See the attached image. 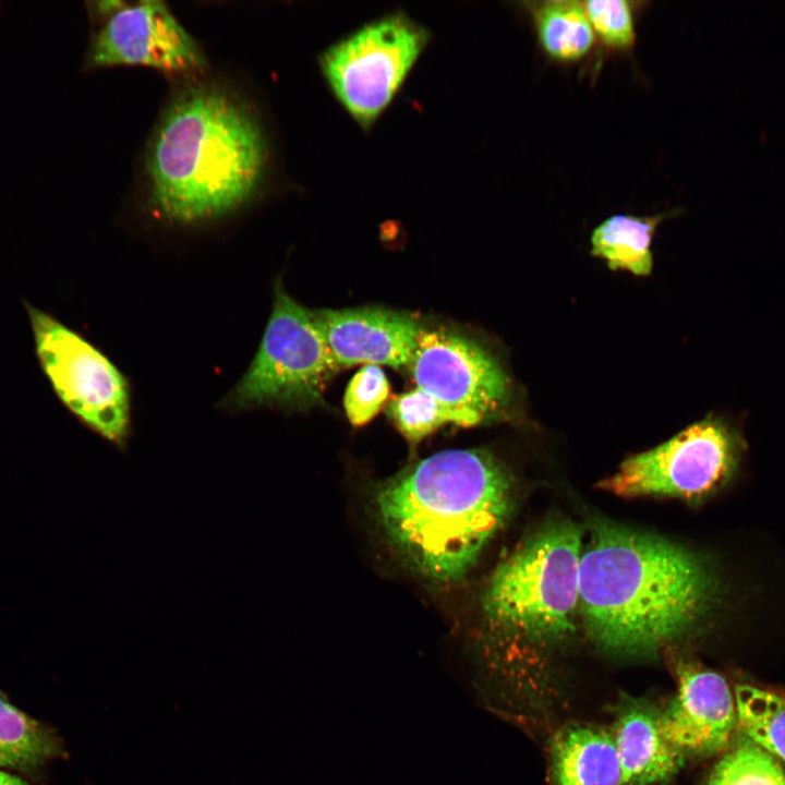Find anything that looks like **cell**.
I'll return each mask as SVG.
<instances>
[{
	"label": "cell",
	"instance_id": "cell-1",
	"mask_svg": "<svg viewBox=\"0 0 785 785\" xmlns=\"http://www.w3.org/2000/svg\"><path fill=\"white\" fill-rule=\"evenodd\" d=\"M705 559L663 538L608 522L592 526L579 568V612L613 653L652 654L696 631L717 600Z\"/></svg>",
	"mask_w": 785,
	"mask_h": 785
},
{
	"label": "cell",
	"instance_id": "cell-2",
	"mask_svg": "<svg viewBox=\"0 0 785 785\" xmlns=\"http://www.w3.org/2000/svg\"><path fill=\"white\" fill-rule=\"evenodd\" d=\"M512 484L481 449H449L408 466L372 495L375 519L394 554L434 585L461 582L506 522Z\"/></svg>",
	"mask_w": 785,
	"mask_h": 785
},
{
	"label": "cell",
	"instance_id": "cell-3",
	"mask_svg": "<svg viewBox=\"0 0 785 785\" xmlns=\"http://www.w3.org/2000/svg\"><path fill=\"white\" fill-rule=\"evenodd\" d=\"M263 132L227 89L194 84L172 98L147 160L149 200L168 220L217 218L249 202L266 167Z\"/></svg>",
	"mask_w": 785,
	"mask_h": 785
},
{
	"label": "cell",
	"instance_id": "cell-4",
	"mask_svg": "<svg viewBox=\"0 0 785 785\" xmlns=\"http://www.w3.org/2000/svg\"><path fill=\"white\" fill-rule=\"evenodd\" d=\"M580 530L551 523L524 541L492 572L481 596L494 629L550 642L575 630L579 609Z\"/></svg>",
	"mask_w": 785,
	"mask_h": 785
},
{
	"label": "cell",
	"instance_id": "cell-5",
	"mask_svg": "<svg viewBox=\"0 0 785 785\" xmlns=\"http://www.w3.org/2000/svg\"><path fill=\"white\" fill-rule=\"evenodd\" d=\"M337 365L309 310L280 280L258 351L225 402L234 409L280 406L307 409L323 403Z\"/></svg>",
	"mask_w": 785,
	"mask_h": 785
},
{
	"label": "cell",
	"instance_id": "cell-6",
	"mask_svg": "<svg viewBox=\"0 0 785 785\" xmlns=\"http://www.w3.org/2000/svg\"><path fill=\"white\" fill-rule=\"evenodd\" d=\"M428 40L427 31L402 14L374 21L321 57L333 94L363 128L388 107Z\"/></svg>",
	"mask_w": 785,
	"mask_h": 785
},
{
	"label": "cell",
	"instance_id": "cell-7",
	"mask_svg": "<svg viewBox=\"0 0 785 785\" xmlns=\"http://www.w3.org/2000/svg\"><path fill=\"white\" fill-rule=\"evenodd\" d=\"M745 443L724 420L706 418L662 445L625 460L601 487L621 497L700 499L737 470Z\"/></svg>",
	"mask_w": 785,
	"mask_h": 785
},
{
	"label": "cell",
	"instance_id": "cell-8",
	"mask_svg": "<svg viewBox=\"0 0 785 785\" xmlns=\"http://www.w3.org/2000/svg\"><path fill=\"white\" fill-rule=\"evenodd\" d=\"M36 354L60 400L116 445L129 434L126 383L95 347L48 313L27 305Z\"/></svg>",
	"mask_w": 785,
	"mask_h": 785
},
{
	"label": "cell",
	"instance_id": "cell-9",
	"mask_svg": "<svg viewBox=\"0 0 785 785\" xmlns=\"http://www.w3.org/2000/svg\"><path fill=\"white\" fill-rule=\"evenodd\" d=\"M408 369L415 387L471 427L497 419L510 396L507 374L473 339L456 331L422 328Z\"/></svg>",
	"mask_w": 785,
	"mask_h": 785
},
{
	"label": "cell",
	"instance_id": "cell-10",
	"mask_svg": "<svg viewBox=\"0 0 785 785\" xmlns=\"http://www.w3.org/2000/svg\"><path fill=\"white\" fill-rule=\"evenodd\" d=\"M105 15L89 49L92 67L143 65L173 73L204 67L198 45L165 3L117 2Z\"/></svg>",
	"mask_w": 785,
	"mask_h": 785
},
{
	"label": "cell",
	"instance_id": "cell-11",
	"mask_svg": "<svg viewBox=\"0 0 785 785\" xmlns=\"http://www.w3.org/2000/svg\"><path fill=\"white\" fill-rule=\"evenodd\" d=\"M337 365L408 367L423 326L412 315L377 307L312 310Z\"/></svg>",
	"mask_w": 785,
	"mask_h": 785
},
{
	"label": "cell",
	"instance_id": "cell-12",
	"mask_svg": "<svg viewBox=\"0 0 785 785\" xmlns=\"http://www.w3.org/2000/svg\"><path fill=\"white\" fill-rule=\"evenodd\" d=\"M677 691L661 715L667 740L683 756L710 754L728 745L738 726L725 678L696 663L677 667Z\"/></svg>",
	"mask_w": 785,
	"mask_h": 785
},
{
	"label": "cell",
	"instance_id": "cell-13",
	"mask_svg": "<svg viewBox=\"0 0 785 785\" xmlns=\"http://www.w3.org/2000/svg\"><path fill=\"white\" fill-rule=\"evenodd\" d=\"M613 739L625 785H653L676 774L684 756L667 740L661 715L645 704L626 706L618 716Z\"/></svg>",
	"mask_w": 785,
	"mask_h": 785
},
{
	"label": "cell",
	"instance_id": "cell-14",
	"mask_svg": "<svg viewBox=\"0 0 785 785\" xmlns=\"http://www.w3.org/2000/svg\"><path fill=\"white\" fill-rule=\"evenodd\" d=\"M551 777L553 785H625L613 736L590 726L565 728L552 745Z\"/></svg>",
	"mask_w": 785,
	"mask_h": 785
},
{
	"label": "cell",
	"instance_id": "cell-15",
	"mask_svg": "<svg viewBox=\"0 0 785 785\" xmlns=\"http://www.w3.org/2000/svg\"><path fill=\"white\" fill-rule=\"evenodd\" d=\"M542 51L559 63H575L593 49L596 38L583 2L544 0L524 3Z\"/></svg>",
	"mask_w": 785,
	"mask_h": 785
},
{
	"label": "cell",
	"instance_id": "cell-16",
	"mask_svg": "<svg viewBox=\"0 0 785 785\" xmlns=\"http://www.w3.org/2000/svg\"><path fill=\"white\" fill-rule=\"evenodd\" d=\"M673 215L653 216L618 214L608 217L592 232V254L606 261L613 270L625 269L645 276L652 270L651 242L660 222Z\"/></svg>",
	"mask_w": 785,
	"mask_h": 785
},
{
	"label": "cell",
	"instance_id": "cell-17",
	"mask_svg": "<svg viewBox=\"0 0 785 785\" xmlns=\"http://www.w3.org/2000/svg\"><path fill=\"white\" fill-rule=\"evenodd\" d=\"M63 754L58 734L19 710L0 691V768L34 773Z\"/></svg>",
	"mask_w": 785,
	"mask_h": 785
},
{
	"label": "cell",
	"instance_id": "cell-18",
	"mask_svg": "<svg viewBox=\"0 0 785 785\" xmlns=\"http://www.w3.org/2000/svg\"><path fill=\"white\" fill-rule=\"evenodd\" d=\"M734 697L742 735L785 764V697L748 684Z\"/></svg>",
	"mask_w": 785,
	"mask_h": 785
},
{
	"label": "cell",
	"instance_id": "cell-19",
	"mask_svg": "<svg viewBox=\"0 0 785 785\" xmlns=\"http://www.w3.org/2000/svg\"><path fill=\"white\" fill-rule=\"evenodd\" d=\"M708 785H785L781 761L742 735L717 761Z\"/></svg>",
	"mask_w": 785,
	"mask_h": 785
},
{
	"label": "cell",
	"instance_id": "cell-20",
	"mask_svg": "<svg viewBox=\"0 0 785 785\" xmlns=\"http://www.w3.org/2000/svg\"><path fill=\"white\" fill-rule=\"evenodd\" d=\"M386 412L411 446L445 424L458 425L451 411L418 387L392 396L387 402Z\"/></svg>",
	"mask_w": 785,
	"mask_h": 785
},
{
	"label": "cell",
	"instance_id": "cell-21",
	"mask_svg": "<svg viewBox=\"0 0 785 785\" xmlns=\"http://www.w3.org/2000/svg\"><path fill=\"white\" fill-rule=\"evenodd\" d=\"M595 38L609 50L626 51L636 43L632 2L625 0L582 1Z\"/></svg>",
	"mask_w": 785,
	"mask_h": 785
},
{
	"label": "cell",
	"instance_id": "cell-22",
	"mask_svg": "<svg viewBox=\"0 0 785 785\" xmlns=\"http://www.w3.org/2000/svg\"><path fill=\"white\" fill-rule=\"evenodd\" d=\"M390 385L378 365H363L350 379L343 396V408L354 426L369 423L389 399Z\"/></svg>",
	"mask_w": 785,
	"mask_h": 785
},
{
	"label": "cell",
	"instance_id": "cell-23",
	"mask_svg": "<svg viewBox=\"0 0 785 785\" xmlns=\"http://www.w3.org/2000/svg\"><path fill=\"white\" fill-rule=\"evenodd\" d=\"M0 785H27V783L16 775L0 771Z\"/></svg>",
	"mask_w": 785,
	"mask_h": 785
}]
</instances>
